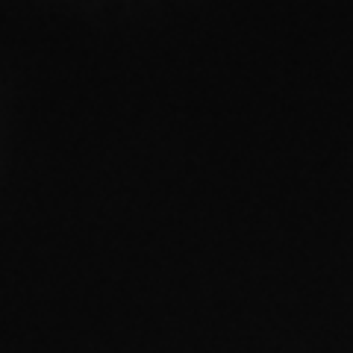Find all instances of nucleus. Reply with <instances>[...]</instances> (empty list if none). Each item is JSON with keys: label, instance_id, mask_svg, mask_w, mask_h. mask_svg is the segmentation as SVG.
Listing matches in <instances>:
<instances>
[]
</instances>
